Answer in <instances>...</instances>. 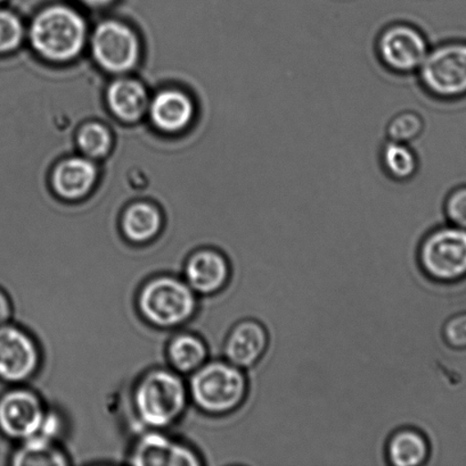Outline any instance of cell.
I'll list each match as a JSON object with an SVG mask.
<instances>
[{
    "mask_svg": "<svg viewBox=\"0 0 466 466\" xmlns=\"http://www.w3.org/2000/svg\"><path fill=\"white\" fill-rule=\"evenodd\" d=\"M189 400V387L181 374L171 369L150 370L140 378L132 391L137 420L152 431H163L180 420Z\"/></svg>",
    "mask_w": 466,
    "mask_h": 466,
    "instance_id": "obj_1",
    "label": "cell"
},
{
    "mask_svg": "<svg viewBox=\"0 0 466 466\" xmlns=\"http://www.w3.org/2000/svg\"><path fill=\"white\" fill-rule=\"evenodd\" d=\"M189 394L203 413L228 417L239 410L248 399V374L225 359L207 360L192 373Z\"/></svg>",
    "mask_w": 466,
    "mask_h": 466,
    "instance_id": "obj_2",
    "label": "cell"
},
{
    "mask_svg": "<svg viewBox=\"0 0 466 466\" xmlns=\"http://www.w3.org/2000/svg\"><path fill=\"white\" fill-rule=\"evenodd\" d=\"M419 89L437 102L466 97V41L446 40L431 46L417 72Z\"/></svg>",
    "mask_w": 466,
    "mask_h": 466,
    "instance_id": "obj_3",
    "label": "cell"
},
{
    "mask_svg": "<svg viewBox=\"0 0 466 466\" xmlns=\"http://www.w3.org/2000/svg\"><path fill=\"white\" fill-rule=\"evenodd\" d=\"M431 48L426 32L409 21L388 23L374 38V56L389 75L415 76Z\"/></svg>",
    "mask_w": 466,
    "mask_h": 466,
    "instance_id": "obj_4",
    "label": "cell"
},
{
    "mask_svg": "<svg viewBox=\"0 0 466 466\" xmlns=\"http://www.w3.org/2000/svg\"><path fill=\"white\" fill-rule=\"evenodd\" d=\"M137 306L146 321L158 328H175L189 321L198 299L184 279L159 276L141 287Z\"/></svg>",
    "mask_w": 466,
    "mask_h": 466,
    "instance_id": "obj_5",
    "label": "cell"
},
{
    "mask_svg": "<svg viewBox=\"0 0 466 466\" xmlns=\"http://www.w3.org/2000/svg\"><path fill=\"white\" fill-rule=\"evenodd\" d=\"M86 25L82 17L66 6H52L32 23L30 39L36 52L52 61L76 57L84 47Z\"/></svg>",
    "mask_w": 466,
    "mask_h": 466,
    "instance_id": "obj_6",
    "label": "cell"
},
{
    "mask_svg": "<svg viewBox=\"0 0 466 466\" xmlns=\"http://www.w3.org/2000/svg\"><path fill=\"white\" fill-rule=\"evenodd\" d=\"M419 268L436 282L450 283L466 277V229L442 225L428 232L419 246Z\"/></svg>",
    "mask_w": 466,
    "mask_h": 466,
    "instance_id": "obj_7",
    "label": "cell"
},
{
    "mask_svg": "<svg viewBox=\"0 0 466 466\" xmlns=\"http://www.w3.org/2000/svg\"><path fill=\"white\" fill-rule=\"evenodd\" d=\"M47 412L35 391L14 388L0 396V432L17 441L38 436Z\"/></svg>",
    "mask_w": 466,
    "mask_h": 466,
    "instance_id": "obj_8",
    "label": "cell"
},
{
    "mask_svg": "<svg viewBox=\"0 0 466 466\" xmlns=\"http://www.w3.org/2000/svg\"><path fill=\"white\" fill-rule=\"evenodd\" d=\"M40 363V351L34 338L23 329L0 326V380L22 383L35 376Z\"/></svg>",
    "mask_w": 466,
    "mask_h": 466,
    "instance_id": "obj_9",
    "label": "cell"
},
{
    "mask_svg": "<svg viewBox=\"0 0 466 466\" xmlns=\"http://www.w3.org/2000/svg\"><path fill=\"white\" fill-rule=\"evenodd\" d=\"M139 50L134 32L121 23L104 22L95 31L94 57L105 70L116 73L130 70L139 59Z\"/></svg>",
    "mask_w": 466,
    "mask_h": 466,
    "instance_id": "obj_10",
    "label": "cell"
},
{
    "mask_svg": "<svg viewBox=\"0 0 466 466\" xmlns=\"http://www.w3.org/2000/svg\"><path fill=\"white\" fill-rule=\"evenodd\" d=\"M268 346L266 327L258 319H242L233 324L223 337L222 353L227 362L249 371L262 362Z\"/></svg>",
    "mask_w": 466,
    "mask_h": 466,
    "instance_id": "obj_11",
    "label": "cell"
},
{
    "mask_svg": "<svg viewBox=\"0 0 466 466\" xmlns=\"http://www.w3.org/2000/svg\"><path fill=\"white\" fill-rule=\"evenodd\" d=\"M184 280L196 295L219 294L232 281L231 260L219 248L196 250L185 264Z\"/></svg>",
    "mask_w": 466,
    "mask_h": 466,
    "instance_id": "obj_12",
    "label": "cell"
},
{
    "mask_svg": "<svg viewBox=\"0 0 466 466\" xmlns=\"http://www.w3.org/2000/svg\"><path fill=\"white\" fill-rule=\"evenodd\" d=\"M162 431L150 429L137 440L129 455V462L136 465H200L198 453L191 447L164 435Z\"/></svg>",
    "mask_w": 466,
    "mask_h": 466,
    "instance_id": "obj_13",
    "label": "cell"
},
{
    "mask_svg": "<svg viewBox=\"0 0 466 466\" xmlns=\"http://www.w3.org/2000/svg\"><path fill=\"white\" fill-rule=\"evenodd\" d=\"M431 456V445L421 431L413 427L397 429L388 438L386 458L388 465L424 466Z\"/></svg>",
    "mask_w": 466,
    "mask_h": 466,
    "instance_id": "obj_14",
    "label": "cell"
},
{
    "mask_svg": "<svg viewBox=\"0 0 466 466\" xmlns=\"http://www.w3.org/2000/svg\"><path fill=\"white\" fill-rule=\"evenodd\" d=\"M378 162L383 176L397 185L410 184L421 170V159L413 145L386 138L378 147Z\"/></svg>",
    "mask_w": 466,
    "mask_h": 466,
    "instance_id": "obj_15",
    "label": "cell"
},
{
    "mask_svg": "<svg viewBox=\"0 0 466 466\" xmlns=\"http://www.w3.org/2000/svg\"><path fill=\"white\" fill-rule=\"evenodd\" d=\"M150 113L159 129L178 131L189 125L193 116V105L180 91H163L153 100Z\"/></svg>",
    "mask_w": 466,
    "mask_h": 466,
    "instance_id": "obj_16",
    "label": "cell"
},
{
    "mask_svg": "<svg viewBox=\"0 0 466 466\" xmlns=\"http://www.w3.org/2000/svg\"><path fill=\"white\" fill-rule=\"evenodd\" d=\"M96 168L93 163L84 158H71L59 164L54 172V188L67 199H78L85 196L93 187Z\"/></svg>",
    "mask_w": 466,
    "mask_h": 466,
    "instance_id": "obj_17",
    "label": "cell"
},
{
    "mask_svg": "<svg viewBox=\"0 0 466 466\" xmlns=\"http://www.w3.org/2000/svg\"><path fill=\"white\" fill-rule=\"evenodd\" d=\"M167 355L173 371L192 374L207 362L209 349L199 336L181 333L169 342Z\"/></svg>",
    "mask_w": 466,
    "mask_h": 466,
    "instance_id": "obj_18",
    "label": "cell"
},
{
    "mask_svg": "<svg viewBox=\"0 0 466 466\" xmlns=\"http://www.w3.org/2000/svg\"><path fill=\"white\" fill-rule=\"evenodd\" d=\"M109 107L123 121L140 120L148 106V95L139 82L121 79L113 82L108 93Z\"/></svg>",
    "mask_w": 466,
    "mask_h": 466,
    "instance_id": "obj_19",
    "label": "cell"
},
{
    "mask_svg": "<svg viewBox=\"0 0 466 466\" xmlns=\"http://www.w3.org/2000/svg\"><path fill=\"white\" fill-rule=\"evenodd\" d=\"M161 225L158 209L146 203L131 205L123 214L121 223L123 235L136 244L152 240L161 229Z\"/></svg>",
    "mask_w": 466,
    "mask_h": 466,
    "instance_id": "obj_20",
    "label": "cell"
},
{
    "mask_svg": "<svg viewBox=\"0 0 466 466\" xmlns=\"http://www.w3.org/2000/svg\"><path fill=\"white\" fill-rule=\"evenodd\" d=\"M14 465H66V454L55 445V441L44 436H35L21 441L12 456Z\"/></svg>",
    "mask_w": 466,
    "mask_h": 466,
    "instance_id": "obj_21",
    "label": "cell"
},
{
    "mask_svg": "<svg viewBox=\"0 0 466 466\" xmlns=\"http://www.w3.org/2000/svg\"><path fill=\"white\" fill-rule=\"evenodd\" d=\"M426 131V120L421 113L406 108L399 111L387 120L385 137L388 140L413 145Z\"/></svg>",
    "mask_w": 466,
    "mask_h": 466,
    "instance_id": "obj_22",
    "label": "cell"
},
{
    "mask_svg": "<svg viewBox=\"0 0 466 466\" xmlns=\"http://www.w3.org/2000/svg\"><path fill=\"white\" fill-rule=\"evenodd\" d=\"M82 152L90 157H102L107 155L111 146V137L103 126L93 123V125L82 127L78 137Z\"/></svg>",
    "mask_w": 466,
    "mask_h": 466,
    "instance_id": "obj_23",
    "label": "cell"
},
{
    "mask_svg": "<svg viewBox=\"0 0 466 466\" xmlns=\"http://www.w3.org/2000/svg\"><path fill=\"white\" fill-rule=\"evenodd\" d=\"M446 223L466 229V185L456 186L442 200Z\"/></svg>",
    "mask_w": 466,
    "mask_h": 466,
    "instance_id": "obj_24",
    "label": "cell"
},
{
    "mask_svg": "<svg viewBox=\"0 0 466 466\" xmlns=\"http://www.w3.org/2000/svg\"><path fill=\"white\" fill-rule=\"evenodd\" d=\"M23 27L13 13L0 9V53H7L20 45Z\"/></svg>",
    "mask_w": 466,
    "mask_h": 466,
    "instance_id": "obj_25",
    "label": "cell"
},
{
    "mask_svg": "<svg viewBox=\"0 0 466 466\" xmlns=\"http://www.w3.org/2000/svg\"><path fill=\"white\" fill-rule=\"evenodd\" d=\"M442 337L455 350H466V312L453 315L442 326Z\"/></svg>",
    "mask_w": 466,
    "mask_h": 466,
    "instance_id": "obj_26",
    "label": "cell"
},
{
    "mask_svg": "<svg viewBox=\"0 0 466 466\" xmlns=\"http://www.w3.org/2000/svg\"><path fill=\"white\" fill-rule=\"evenodd\" d=\"M13 313L12 303L7 294L0 290V326L8 323Z\"/></svg>",
    "mask_w": 466,
    "mask_h": 466,
    "instance_id": "obj_27",
    "label": "cell"
},
{
    "mask_svg": "<svg viewBox=\"0 0 466 466\" xmlns=\"http://www.w3.org/2000/svg\"><path fill=\"white\" fill-rule=\"evenodd\" d=\"M80 2L90 7H105L112 4L114 0H80Z\"/></svg>",
    "mask_w": 466,
    "mask_h": 466,
    "instance_id": "obj_28",
    "label": "cell"
},
{
    "mask_svg": "<svg viewBox=\"0 0 466 466\" xmlns=\"http://www.w3.org/2000/svg\"><path fill=\"white\" fill-rule=\"evenodd\" d=\"M2 2H3V0H0V3H2Z\"/></svg>",
    "mask_w": 466,
    "mask_h": 466,
    "instance_id": "obj_29",
    "label": "cell"
}]
</instances>
